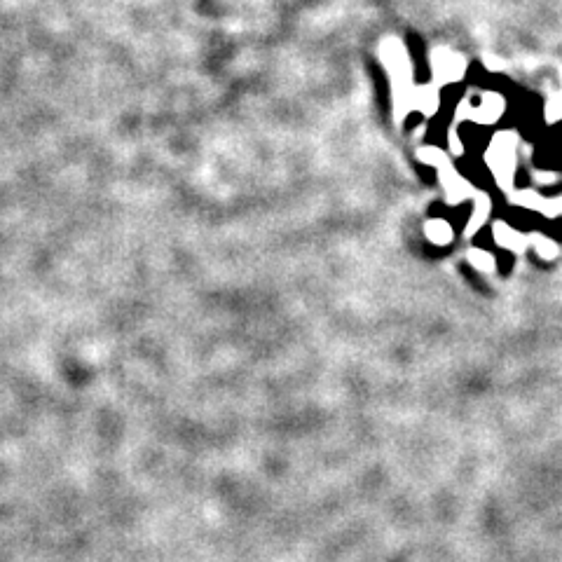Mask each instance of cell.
Returning a JSON list of instances; mask_svg holds the SVG:
<instances>
[{"label": "cell", "mask_w": 562, "mask_h": 562, "mask_svg": "<svg viewBox=\"0 0 562 562\" xmlns=\"http://www.w3.org/2000/svg\"><path fill=\"white\" fill-rule=\"evenodd\" d=\"M429 235L434 237L438 244H445V242H448V239H450V235H452V232H450V225H448V223H434V225H431V228H429Z\"/></svg>", "instance_id": "cell-1"}]
</instances>
